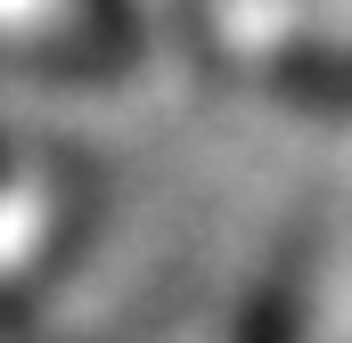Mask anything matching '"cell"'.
I'll list each match as a JSON object with an SVG mask.
<instances>
[{
  "label": "cell",
  "mask_w": 352,
  "mask_h": 343,
  "mask_svg": "<svg viewBox=\"0 0 352 343\" xmlns=\"http://www.w3.org/2000/svg\"><path fill=\"white\" fill-rule=\"evenodd\" d=\"M107 25H115V0H0V58H25L33 74H98Z\"/></svg>",
  "instance_id": "obj_1"
},
{
  "label": "cell",
  "mask_w": 352,
  "mask_h": 343,
  "mask_svg": "<svg viewBox=\"0 0 352 343\" xmlns=\"http://www.w3.org/2000/svg\"><path fill=\"white\" fill-rule=\"evenodd\" d=\"M320 82H328V90H344V98H352V49L336 58V66H328V74H320Z\"/></svg>",
  "instance_id": "obj_2"
}]
</instances>
